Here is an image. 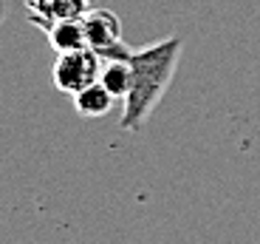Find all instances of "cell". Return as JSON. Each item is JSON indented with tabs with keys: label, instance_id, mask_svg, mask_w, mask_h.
I'll return each instance as SVG.
<instances>
[{
	"label": "cell",
	"instance_id": "cell-1",
	"mask_svg": "<svg viewBox=\"0 0 260 244\" xmlns=\"http://www.w3.org/2000/svg\"><path fill=\"white\" fill-rule=\"evenodd\" d=\"M181 51L184 40L176 34L142 48H130V91L124 97L122 119H119L122 131L136 133L147 125V119L153 117V111L158 108V102L164 99L170 83L176 77Z\"/></svg>",
	"mask_w": 260,
	"mask_h": 244
},
{
	"label": "cell",
	"instance_id": "cell-2",
	"mask_svg": "<svg viewBox=\"0 0 260 244\" xmlns=\"http://www.w3.org/2000/svg\"><path fill=\"white\" fill-rule=\"evenodd\" d=\"M102 71V57L93 48H79V51H68V54H57L51 68V79L54 88L62 94H79L82 88L93 86Z\"/></svg>",
	"mask_w": 260,
	"mask_h": 244
},
{
	"label": "cell",
	"instance_id": "cell-3",
	"mask_svg": "<svg viewBox=\"0 0 260 244\" xmlns=\"http://www.w3.org/2000/svg\"><path fill=\"white\" fill-rule=\"evenodd\" d=\"M82 26L88 34V48H93L102 60H124L130 54V46L124 43L122 34V20L116 12L93 6L82 17Z\"/></svg>",
	"mask_w": 260,
	"mask_h": 244
},
{
	"label": "cell",
	"instance_id": "cell-4",
	"mask_svg": "<svg viewBox=\"0 0 260 244\" xmlns=\"http://www.w3.org/2000/svg\"><path fill=\"white\" fill-rule=\"evenodd\" d=\"M93 6H96V0H51L48 6L26 9V14L31 23H37L43 32H48L59 20H82Z\"/></svg>",
	"mask_w": 260,
	"mask_h": 244
},
{
	"label": "cell",
	"instance_id": "cell-5",
	"mask_svg": "<svg viewBox=\"0 0 260 244\" xmlns=\"http://www.w3.org/2000/svg\"><path fill=\"white\" fill-rule=\"evenodd\" d=\"M113 102H116V97H113L108 88L102 86V83H93V86L82 88L79 94H74V108H77L79 117L85 119H99L105 117V114L113 108Z\"/></svg>",
	"mask_w": 260,
	"mask_h": 244
},
{
	"label": "cell",
	"instance_id": "cell-6",
	"mask_svg": "<svg viewBox=\"0 0 260 244\" xmlns=\"http://www.w3.org/2000/svg\"><path fill=\"white\" fill-rule=\"evenodd\" d=\"M48 43L57 54H68V51H79L88 48V34H85L82 20H59L48 29Z\"/></svg>",
	"mask_w": 260,
	"mask_h": 244
},
{
	"label": "cell",
	"instance_id": "cell-7",
	"mask_svg": "<svg viewBox=\"0 0 260 244\" xmlns=\"http://www.w3.org/2000/svg\"><path fill=\"white\" fill-rule=\"evenodd\" d=\"M99 83L116 99H124L130 91V63L124 60H102V71H99Z\"/></svg>",
	"mask_w": 260,
	"mask_h": 244
},
{
	"label": "cell",
	"instance_id": "cell-8",
	"mask_svg": "<svg viewBox=\"0 0 260 244\" xmlns=\"http://www.w3.org/2000/svg\"><path fill=\"white\" fill-rule=\"evenodd\" d=\"M51 0H26V9H40V6H48Z\"/></svg>",
	"mask_w": 260,
	"mask_h": 244
},
{
	"label": "cell",
	"instance_id": "cell-9",
	"mask_svg": "<svg viewBox=\"0 0 260 244\" xmlns=\"http://www.w3.org/2000/svg\"><path fill=\"white\" fill-rule=\"evenodd\" d=\"M3 14H6V6H3V0H0V23H3Z\"/></svg>",
	"mask_w": 260,
	"mask_h": 244
}]
</instances>
